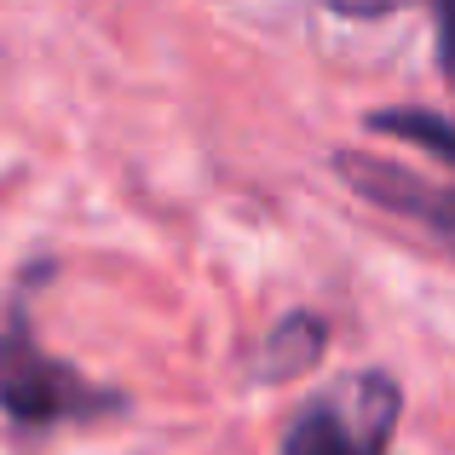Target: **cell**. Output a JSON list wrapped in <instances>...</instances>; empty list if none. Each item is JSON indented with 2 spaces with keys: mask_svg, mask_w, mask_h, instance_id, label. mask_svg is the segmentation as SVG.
<instances>
[{
  "mask_svg": "<svg viewBox=\"0 0 455 455\" xmlns=\"http://www.w3.org/2000/svg\"><path fill=\"white\" fill-rule=\"evenodd\" d=\"M403 392L392 375L363 369L340 387L317 392L283 433V455H387L398 433Z\"/></svg>",
  "mask_w": 455,
  "mask_h": 455,
  "instance_id": "1",
  "label": "cell"
},
{
  "mask_svg": "<svg viewBox=\"0 0 455 455\" xmlns=\"http://www.w3.org/2000/svg\"><path fill=\"white\" fill-rule=\"evenodd\" d=\"M0 410L18 427H52V421H87L99 410H122V398L81 380L69 363L46 357L29 334L23 306H12L6 329H0Z\"/></svg>",
  "mask_w": 455,
  "mask_h": 455,
  "instance_id": "2",
  "label": "cell"
},
{
  "mask_svg": "<svg viewBox=\"0 0 455 455\" xmlns=\"http://www.w3.org/2000/svg\"><path fill=\"white\" fill-rule=\"evenodd\" d=\"M340 173L352 179L357 196H369L375 208L421 225L427 236L455 248V185H427V179L403 173L392 162H375V156H340Z\"/></svg>",
  "mask_w": 455,
  "mask_h": 455,
  "instance_id": "3",
  "label": "cell"
},
{
  "mask_svg": "<svg viewBox=\"0 0 455 455\" xmlns=\"http://www.w3.org/2000/svg\"><path fill=\"white\" fill-rule=\"evenodd\" d=\"M323 346H329L323 317H311V311H289L283 323H271L266 346H259V375H271V380L300 375V369H311L323 357Z\"/></svg>",
  "mask_w": 455,
  "mask_h": 455,
  "instance_id": "4",
  "label": "cell"
},
{
  "mask_svg": "<svg viewBox=\"0 0 455 455\" xmlns=\"http://www.w3.org/2000/svg\"><path fill=\"white\" fill-rule=\"evenodd\" d=\"M369 127L398 133V139H415L421 150L444 156V162L455 167V127L444 122V116H433V110H375V116H369Z\"/></svg>",
  "mask_w": 455,
  "mask_h": 455,
  "instance_id": "5",
  "label": "cell"
},
{
  "mask_svg": "<svg viewBox=\"0 0 455 455\" xmlns=\"http://www.w3.org/2000/svg\"><path fill=\"white\" fill-rule=\"evenodd\" d=\"M329 12H340V18H387V12L410 6V0H323Z\"/></svg>",
  "mask_w": 455,
  "mask_h": 455,
  "instance_id": "6",
  "label": "cell"
},
{
  "mask_svg": "<svg viewBox=\"0 0 455 455\" xmlns=\"http://www.w3.org/2000/svg\"><path fill=\"white\" fill-rule=\"evenodd\" d=\"M438 6V52H444V76L455 81V0H433Z\"/></svg>",
  "mask_w": 455,
  "mask_h": 455,
  "instance_id": "7",
  "label": "cell"
}]
</instances>
